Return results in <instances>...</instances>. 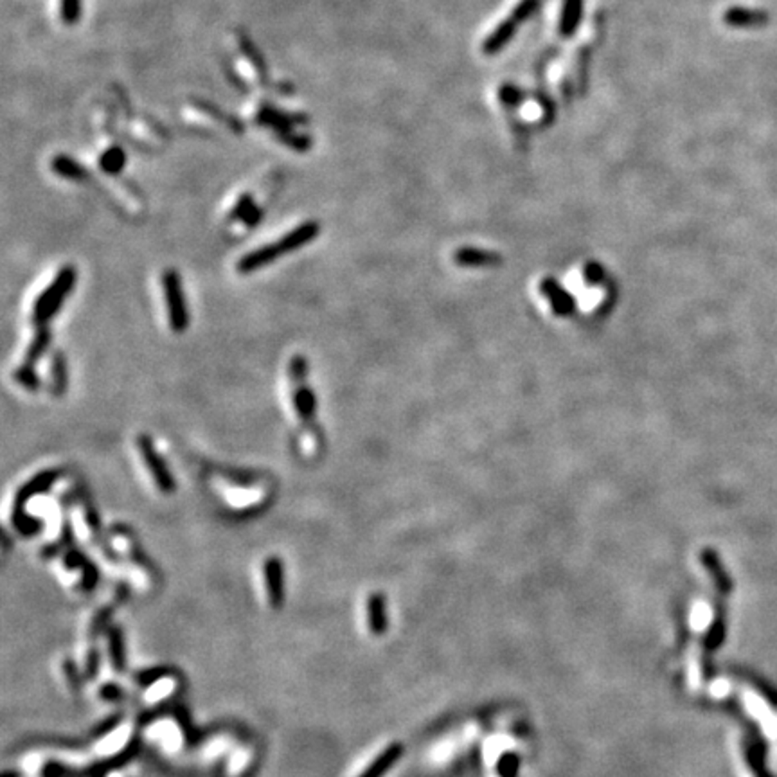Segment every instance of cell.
Here are the masks:
<instances>
[{
	"label": "cell",
	"mask_w": 777,
	"mask_h": 777,
	"mask_svg": "<svg viewBox=\"0 0 777 777\" xmlns=\"http://www.w3.org/2000/svg\"><path fill=\"white\" fill-rule=\"evenodd\" d=\"M320 227L317 221H304L299 227H295L293 230H290L288 234H284L283 238H279L275 243H268L265 247H259L256 250L248 252L241 259L238 261L239 274H250L256 270L263 268V266L274 263L279 256L283 254H290V252L297 250V248L304 247L306 243H310L311 239H315L319 236Z\"/></svg>",
	"instance_id": "1"
},
{
	"label": "cell",
	"mask_w": 777,
	"mask_h": 777,
	"mask_svg": "<svg viewBox=\"0 0 777 777\" xmlns=\"http://www.w3.org/2000/svg\"><path fill=\"white\" fill-rule=\"evenodd\" d=\"M76 268L72 265H65L60 270L56 277L51 281V284L47 286L45 292L40 293V297L36 299L35 308H33V322L36 326H45L53 319L54 315L58 313L62 308L63 301L67 299L68 293L72 292V288L76 284Z\"/></svg>",
	"instance_id": "2"
},
{
	"label": "cell",
	"mask_w": 777,
	"mask_h": 777,
	"mask_svg": "<svg viewBox=\"0 0 777 777\" xmlns=\"http://www.w3.org/2000/svg\"><path fill=\"white\" fill-rule=\"evenodd\" d=\"M162 288H164L170 328L175 333H184L189 328V308L185 304L182 281L176 270L167 268L162 274Z\"/></svg>",
	"instance_id": "3"
},
{
	"label": "cell",
	"mask_w": 777,
	"mask_h": 777,
	"mask_svg": "<svg viewBox=\"0 0 777 777\" xmlns=\"http://www.w3.org/2000/svg\"><path fill=\"white\" fill-rule=\"evenodd\" d=\"M306 371H308V362L304 356L297 355L290 362V373H292L293 382H295V392H293V409L297 416L304 421L311 419L317 410V398L311 391L310 385L306 383Z\"/></svg>",
	"instance_id": "4"
},
{
	"label": "cell",
	"mask_w": 777,
	"mask_h": 777,
	"mask_svg": "<svg viewBox=\"0 0 777 777\" xmlns=\"http://www.w3.org/2000/svg\"><path fill=\"white\" fill-rule=\"evenodd\" d=\"M137 448H139L144 464H146V468H148V472L152 473L153 481H155L158 490H161L164 495L175 493V486H176L175 479H173V475H171L170 468L166 466L162 455L158 454L155 445H153L152 437L146 436V434H140V436L137 437Z\"/></svg>",
	"instance_id": "5"
},
{
	"label": "cell",
	"mask_w": 777,
	"mask_h": 777,
	"mask_svg": "<svg viewBox=\"0 0 777 777\" xmlns=\"http://www.w3.org/2000/svg\"><path fill=\"white\" fill-rule=\"evenodd\" d=\"M58 479H60L58 470H45V472H40L38 475L33 477L31 481L26 482V484L20 488V491H18L17 499H15V513L22 511L24 506H26L33 497H36V495L47 493L51 486L58 481Z\"/></svg>",
	"instance_id": "6"
},
{
	"label": "cell",
	"mask_w": 777,
	"mask_h": 777,
	"mask_svg": "<svg viewBox=\"0 0 777 777\" xmlns=\"http://www.w3.org/2000/svg\"><path fill=\"white\" fill-rule=\"evenodd\" d=\"M265 585L270 605L279 608L284 598V572L277 556H270L265 562Z\"/></svg>",
	"instance_id": "7"
},
{
	"label": "cell",
	"mask_w": 777,
	"mask_h": 777,
	"mask_svg": "<svg viewBox=\"0 0 777 777\" xmlns=\"http://www.w3.org/2000/svg\"><path fill=\"white\" fill-rule=\"evenodd\" d=\"M724 22L731 27H760L769 22V15L760 9L731 8L725 11Z\"/></svg>",
	"instance_id": "8"
},
{
	"label": "cell",
	"mask_w": 777,
	"mask_h": 777,
	"mask_svg": "<svg viewBox=\"0 0 777 777\" xmlns=\"http://www.w3.org/2000/svg\"><path fill=\"white\" fill-rule=\"evenodd\" d=\"M455 263L461 266H497L502 263V257L497 252L481 250V248H461L455 252Z\"/></svg>",
	"instance_id": "9"
},
{
	"label": "cell",
	"mask_w": 777,
	"mask_h": 777,
	"mask_svg": "<svg viewBox=\"0 0 777 777\" xmlns=\"http://www.w3.org/2000/svg\"><path fill=\"white\" fill-rule=\"evenodd\" d=\"M540 292L544 293L545 299L551 301L553 311L558 315H569L572 311V301L571 297L563 292L562 288L554 283L553 279H545L540 284Z\"/></svg>",
	"instance_id": "10"
},
{
	"label": "cell",
	"mask_w": 777,
	"mask_h": 777,
	"mask_svg": "<svg viewBox=\"0 0 777 777\" xmlns=\"http://www.w3.org/2000/svg\"><path fill=\"white\" fill-rule=\"evenodd\" d=\"M517 26L518 24L515 22L513 18H509V20L500 24V26L491 33V36H488V38L484 40V45H482L484 54H495L499 53L500 49H504L506 44L513 38L515 31H517Z\"/></svg>",
	"instance_id": "11"
},
{
	"label": "cell",
	"mask_w": 777,
	"mask_h": 777,
	"mask_svg": "<svg viewBox=\"0 0 777 777\" xmlns=\"http://www.w3.org/2000/svg\"><path fill=\"white\" fill-rule=\"evenodd\" d=\"M581 11H583V0H565L562 22H560V33L563 36L574 35L576 27L581 20Z\"/></svg>",
	"instance_id": "12"
},
{
	"label": "cell",
	"mask_w": 777,
	"mask_h": 777,
	"mask_svg": "<svg viewBox=\"0 0 777 777\" xmlns=\"http://www.w3.org/2000/svg\"><path fill=\"white\" fill-rule=\"evenodd\" d=\"M126 164V153L125 149L119 146H112L107 152H103L101 158H99V167L108 173V175H117L119 171L125 167Z\"/></svg>",
	"instance_id": "13"
},
{
	"label": "cell",
	"mask_w": 777,
	"mask_h": 777,
	"mask_svg": "<svg viewBox=\"0 0 777 777\" xmlns=\"http://www.w3.org/2000/svg\"><path fill=\"white\" fill-rule=\"evenodd\" d=\"M702 562H704V565L707 567L711 571V574H713V578L716 580V583L720 585V589H724L725 592H729V589H731V580H729L727 572H725V569L722 567V563H720L718 556H716L715 551H704L702 553Z\"/></svg>",
	"instance_id": "14"
},
{
	"label": "cell",
	"mask_w": 777,
	"mask_h": 777,
	"mask_svg": "<svg viewBox=\"0 0 777 777\" xmlns=\"http://www.w3.org/2000/svg\"><path fill=\"white\" fill-rule=\"evenodd\" d=\"M49 342H51L49 329L45 328V326H42V328L38 329V333L35 335V338H33L29 349H27L26 362H24V364L35 367L36 362L40 360V356L44 355L45 349H47V346H49Z\"/></svg>",
	"instance_id": "15"
},
{
	"label": "cell",
	"mask_w": 777,
	"mask_h": 777,
	"mask_svg": "<svg viewBox=\"0 0 777 777\" xmlns=\"http://www.w3.org/2000/svg\"><path fill=\"white\" fill-rule=\"evenodd\" d=\"M53 170L58 173L60 176H65L68 180H83L86 176V171L77 164L76 161H72L68 157H54L53 161Z\"/></svg>",
	"instance_id": "16"
},
{
	"label": "cell",
	"mask_w": 777,
	"mask_h": 777,
	"mask_svg": "<svg viewBox=\"0 0 777 777\" xmlns=\"http://www.w3.org/2000/svg\"><path fill=\"white\" fill-rule=\"evenodd\" d=\"M51 373H53L54 394H63L67 389V364L62 353H54Z\"/></svg>",
	"instance_id": "17"
},
{
	"label": "cell",
	"mask_w": 777,
	"mask_h": 777,
	"mask_svg": "<svg viewBox=\"0 0 777 777\" xmlns=\"http://www.w3.org/2000/svg\"><path fill=\"white\" fill-rule=\"evenodd\" d=\"M398 754H400V747L396 745L389 747V749H387V751L383 752V754L380 756V758H378V760L374 761V763L371 765V767H369V769L365 770L360 777H380L387 769H389V767H391L392 761L398 758Z\"/></svg>",
	"instance_id": "18"
},
{
	"label": "cell",
	"mask_w": 777,
	"mask_h": 777,
	"mask_svg": "<svg viewBox=\"0 0 777 777\" xmlns=\"http://www.w3.org/2000/svg\"><path fill=\"white\" fill-rule=\"evenodd\" d=\"M367 612H369V625H371V630L376 632V634H380V632L383 630V626H385V621H383V598L380 596V594H373V596L369 598Z\"/></svg>",
	"instance_id": "19"
},
{
	"label": "cell",
	"mask_w": 777,
	"mask_h": 777,
	"mask_svg": "<svg viewBox=\"0 0 777 777\" xmlns=\"http://www.w3.org/2000/svg\"><path fill=\"white\" fill-rule=\"evenodd\" d=\"M15 378H17V382L20 385H24L26 389H31V391L38 389V385H40V380L36 376L35 367H31V365L24 364L22 367H18L17 373H15Z\"/></svg>",
	"instance_id": "20"
},
{
	"label": "cell",
	"mask_w": 777,
	"mask_h": 777,
	"mask_svg": "<svg viewBox=\"0 0 777 777\" xmlns=\"http://www.w3.org/2000/svg\"><path fill=\"white\" fill-rule=\"evenodd\" d=\"M81 15V0H62V20L65 24H76Z\"/></svg>",
	"instance_id": "21"
},
{
	"label": "cell",
	"mask_w": 777,
	"mask_h": 777,
	"mask_svg": "<svg viewBox=\"0 0 777 777\" xmlns=\"http://www.w3.org/2000/svg\"><path fill=\"white\" fill-rule=\"evenodd\" d=\"M499 98L500 101H502L504 104H508V107H518V104L522 103L524 94H522V90L518 89V86L504 85L502 89L499 90Z\"/></svg>",
	"instance_id": "22"
},
{
	"label": "cell",
	"mask_w": 777,
	"mask_h": 777,
	"mask_svg": "<svg viewBox=\"0 0 777 777\" xmlns=\"http://www.w3.org/2000/svg\"><path fill=\"white\" fill-rule=\"evenodd\" d=\"M252 207H254V198H252V194H241L239 196V200L236 202V205H234V209L230 211L229 218L230 220H243L245 216H247V212L250 211Z\"/></svg>",
	"instance_id": "23"
},
{
	"label": "cell",
	"mask_w": 777,
	"mask_h": 777,
	"mask_svg": "<svg viewBox=\"0 0 777 777\" xmlns=\"http://www.w3.org/2000/svg\"><path fill=\"white\" fill-rule=\"evenodd\" d=\"M536 4H538V0H522L520 4L515 8V11H513L511 18L515 20L517 24H522L524 20H527V18L533 15V11H535Z\"/></svg>",
	"instance_id": "24"
},
{
	"label": "cell",
	"mask_w": 777,
	"mask_h": 777,
	"mask_svg": "<svg viewBox=\"0 0 777 777\" xmlns=\"http://www.w3.org/2000/svg\"><path fill=\"white\" fill-rule=\"evenodd\" d=\"M122 644H121V634L119 632H113L112 634V641H110V652H112V659H113V666H116L117 670H121L122 668Z\"/></svg>",
	"instance_id": "25"
}]
</instances>
